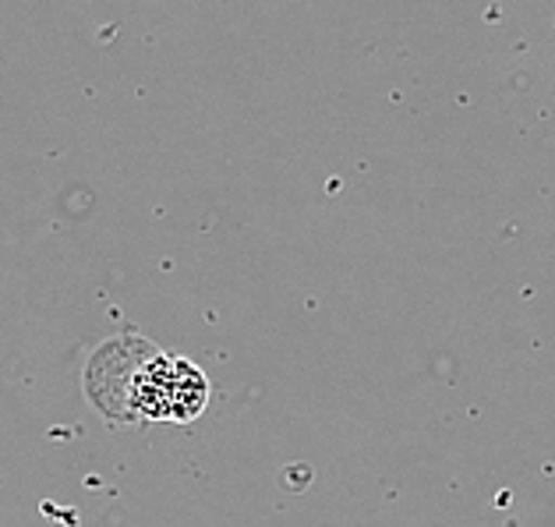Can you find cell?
<instances>
[{
	"mask_svg": "<svg viewBox=\"0 0 555 527\" xmlns=\"http://www.w3.org/2000/svg\"><path fill=\"white\" fill-rule=\"evenodd\" d=\"M86 394L114 422L184 425L209 408L206 372L142 336L103 344L86 369Z\"/></svg>",
	"mask_w": 555,
	"mask_h": 527,
	"instance_id": "obj_1",
	"label": "cell"
}]
</instances>
